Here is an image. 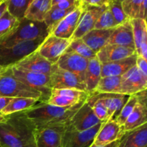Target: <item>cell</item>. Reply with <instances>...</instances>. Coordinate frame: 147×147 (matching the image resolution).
<instances>
[{"instance_id":"cell-1","label":"cell","mask_w":147,"mask_h":147,"mask_svg":"<svg viewBox=\"0 0 147 147\" xmlns=\"http://www.w3.org/2000/svg\"><path fill=\"white\" fill-rule=\"evenodd\" d=\"M36 126L24 111L4 116L0 123V144L2 147H36Z\"/></svg>"},{"instance_id":"cell-2","label":"cell","mask_w":147,"mask_h":147,"mask_svg":"<svg viewBox=\"0 0 147 147\" xmlns=\"http://www.w3.org/2000/svg\"><path fill=\"white\" fill-rule=\"evenodd\" d=\"M86 101L72 107H58L44 102H38L31 109L25 111V113L36 127L65 126L70 123L72 118Z\"/></svg>"},{"instance_id":"cell-3","label":"cell","mask_w":147,"mask_h":147,"mask_svg":"<svg viewBox=\"0 0 147 147\" xmlns=\"http://www.w3.org/2000/svg\"><path fill=\"white\" fill-rule=\"evenodd\" d=\"M49 33L44 22L24 20L13 31L0 39V47H9L26 41L44 40Z\"/></svg>"},{"instance_id":"cell-4","label":"cell","mask_w":147,"mask_h":147,"mask_svg":"<svg viewBox=\"0 0 147 147\" xmlns=\"http://www.w3.org/2000/svg\"><path fill=\"white\" fill-rule=\"evenodd\" d=\"M0 97L32 98L42 102L41 93L23 84L14 77L11 66L0 71Z\"/></svg>"},{"instance_id":"cell-5","label":"cell","mask_w":147,"mask_h":147,"mask_svg":"<svg viewBox=\"0 0 147 147\" xmlns=\"http://www.w3.org/2000/svg\"><path fill=\"white\" fill-rule=\"evenodd\" d=\"M42 40L26 41L9 47H0V66L7 67L13 66L24 57L37 50Z\"/></svg>"},{"instance_id":"cell-6","label":"cell","mask_w":147,"mask_h":147,"mask_svg":"<svg viewBox=\"0 0 147 147\" xmlns=\"http://www.w3.org/2000/svg\"><path fill=\"white\" fill-rule=\"evenodd\" d=\"M14 77L23 84L41 93L42 102L46 103L51 94L50 76L41 73H34L11 66Z\"/></svg>"},{"instance_id":"cell-7","label":"cell","mask_w":147,"mask_h":147,"mask_svg":"<svg viewBox=\"0 0 147 147\" xmlns=\"http://www.w3.org/2000/svg\"><path fill=\"white\" fill-rule=\"evenodd\" d=\"M101 125L100 123L88 130L78 131L67 124L62 137V147H90Z\"/></svg>"},{"instance_id":"cell-8","label":"cell","mask_w":147,"mask_h":147,"mask_svg":"<svg viewBox=\"0 0 147 147\" xmlns=\"http://www.w3.org/2000/svg\"><path fill=\"white\" fill-rule=\"evenodd\" d=\"M50 88L53 89H76L86 91V85L78 76L61 69L56 64L53 65L50 75Z\"/></svg>"},{"instance_id":"cell-9","label":"cell","mask_w":147,"mask_h":147,"mask_svg":"<svg viewBox=\"0 0 147 147\" xmlns=\"http://www.w3.org/2000/svg\"><path fill=\"white\" fill-rule=\"evenodd\" d=\"M90 94L76 89H53L46 103L58 107H72L87 100Z\"/></svg>"},{"instance_id":"cell-10","label":"cell","mask_w":147,"mask_h":147,"mask_svg":"<svg viewBox=\"0 0 147 147\" xmlns=\"http://www.w3.org/2000/svg\"><path fill=\"white\" fill-rule=\"evenodd\" d=\"M71 42V40L62 39L49 34L42 42L37 51L50 63L56 64Z\"/></svg>"},{"instance_id":"cell-11","label":"cell","mask_w":147,"mask_h":147,"mask_svg":"<svg viewBox=\"0 0 147 147\" xmlns=\"http://www.w3.org/2000/svg\"><path fill=\"white\" fill-rule=\"evenodd\" d=\"M147 88V77L144 76L136 65L121 76L120 94L133 96Z\"/></svg>"},{"instance_id":"cell-12","label":"cell","mask_w":147,"mask_h":147,"mask_svg":"<svg viewBox=\"0 0 147 147\" xmlns=\"http://www.w3.org/2000/svg\"><path fill=\"white\" fill-rule=\"evenodd\" d=\"M66 126L36 127V147H62V137Z\"/></svg>"},{"instance_id":"cell-13","label":"cell","mask_w":147,"mask_h":147,"mask_svg":"<svg viewBox=\"0 0 147 147\" xmlns=\"http://www.w3.org/2000/svg\"><path fill=\"white\" fill-rule=\"evenodd\" d=\"M88 63V60L79 55L73 52H65L57 60L56 65L61 69L76 75L84 83Z\"/></svg>"},{"instance_id":"cell-14","label":"cell","mask_w":147,"mask_h":147,"mask_svg":"<svg viewBox=\"0 0 147 147\" xmlns=\"http://www.w3.org/2000/svg\"><path fill=\"white\" fill-rule=\"evenodd\" d=\"M53 65L51 63L35 50L13 66L31 73H41L50 76Z\"/></svg>"},{"instance_id":"cell-15","label":"cell","mask_w":147,"mask_h":147,"mask_svg":"<svg viewBox=\"0 0 147 147\" xmlns=\"http://www.w3.org/2000/svg\"><path fill=\"white\" fill-rule=\"evenodd\" d=\"M84 10L79 2V5L59 23L51 34L62 39L71 40Z\"/></svg>"},{"instance_id":"cell-16","label":"cell","mask_w":147,"mask_h":147,"mask_svg":"<svg viewBox=\"0 0 147 147\" xmlns=\"http://www.w3.org/2000/svg\"><path fill=\"white\" fill-rule=\"evenodd\" d=\"M100 123L92 108L86 101L72 118L69 125L78 131H84Z\"/></svg>"},{"instance_id":"cell-17","label":"cell","mask_w":147,"mask_h":147,"mask_svg":"<svg viewBox=\"0 0 147 147\" xmlns=\"http://www.w3.org/2000/svg\"><path fill=\"white\" fill-rule=\"evenodd\" d=\"M108 4L102 8H96V7L84 8V11L82 14L81 18L74 34L72 36L71 40L81 39L86 33L93 30L98 19L99 18L100 15L105 9V8L107 7Z\"/></svg>"},{"instance_id":"cell-18","label":"cell","mask_w":147,"mask_h":147,"mask_svg":"<svg viewBox=\"0 0 147 147\" xmlns=\"http://www.w3.org/2000/svg\"><path fill=\"white\" fill-rule=\"evenodd\" d=\"M121 126H119L115 120L111 119L105 123H102L93 141V144L96 146H103L119 140L122 136Z\"/></svg>"},{"instance_id":"cell-19","label":"cell","mask_w":147,"mask_h":147,"mask_svg":"<svg viewBox=\"0 0 147 147\" xmlns=\"http://www.w3.org/2000/svg\"><path fill=\"white\" fill-rule=\"evenodd\" d=\"M133 30L135 52L138 57L147 59V26L146 20H131Z\"/></svg>"},{"instance_id":"cell-20","label":"cell","mask_w":147,"mask_h":147,"mask_svg":"<svg viewBox=\"0 0 147 147\" xmlns=\"http://www.w3.org/2000/svg\"><path fill=\"white\" fill-rule=\"evenodd\" d=\"M136 54L134 49L116 45L107 44L96 53V57L100 63H111L126 58Z\"/></svg>"},{"instance_id":"cell-21","label":"cell","mask_w":147,"mask_h":147,"mask_svg":"<svg viewBox=\"0 0 147 147\" xmlns=\"http://www.w3.org/2000/svg\"><path fill=\"white\" fill-rule=\"evenodd\" d=\"M147 123L131 131L123 132L116 147H146Z\"/></svg>"},{"instance_id":"cell-22","label":"cell","mask_w":147,"mask_h":147,"mask_svg":"<svg viewBox=\"0 0 147 147\" xmlns=\"http://www.w3.org/2000/svg\"><path fill=\"white\" fill-rule=\"evenodd\" d=\"M137 55H133L117 61L101 64V78L109 76H121L131 67L136 65Z\"/></svg>"},{"instance_id":"cell-23","label":"cell","mask_w":147,"mask_h":147,"mask_svg":"<svg viewBox=\"0 0 147 147\" xmlns=\"http://www.w3.org/2000/svg\"><path fill=\"white\" fill-rule=\"evenodd\" d=\"M108 44L128 47L135 50L131 20L113 29L108 41Z\"/></svg>"},{"instance_id":"cell-24","label":"cell","mask_w":147,"mask_h":147,"mask_svg":"<svg viewBox=\"0 0 147 147\" xmlns=\"http://www.w3.org/2000/svg\"><path fill=\"white\" fill-rule=\"evenodd\" d=\"M94 94L98 98L102 100L106 106L108 111L109 120L111 119L115 120L129 97V96L126 95L116 94V93H102V94L94 93Z\"/></svg>"},{"instance_id":"cell-25","label":"cell","mask_w":147,"mask_h":147,"mask_svg":"<svg viewBox=\"0 0 147 147\" xmlns=\"http://www.w3.org/2000/svg\"><path fill=\"white\" fill-rule=\"evenodd\" d=\"M113 29H109V30L93 29L86 33L81 39L87 45L88 47H90L96 54L100 49L108 44V41L110 38Z\"/></svg>"},{"instance_id":"cell-26","label":"cell","mask_w":147,"mask_h":147,"mask_svg":"<svg viewBox=\"0 0 147 147\" xmlns=\"http://www.w3.org/2000/svg\"><path fill=\"white\" fill-rule=\"evenodd\" d=\"M101 78V63L97 57L88 60L86 74H85V85L86 91L90 95L93 94Z\"/></svg>"},{"instance_id":"cell-27","label":"cell","mask_w":147,"mask_h":147,"mask_svg":"<svg viewBox=\"0 0 147 147\" xmlns=\"http://www.w3.org/2000/svg\"><path fill=\"white\" fill-rule=\"evenodd\" d=\"M51 9V0H32L24 19L36 22H44L45 17Z\"/></svg>"},{"instance_id":"cell-28","label":"cell","mask_w":147,"mask_h":147,"mask_svg":"<svg viewBox=\"0 0 147 147\" xmlns=\"http://www.w3.org/2000/svg\"><path fill=\"white\" fill-rule=\"evenodd\" d=\"M121 6L125 14L129 20H146V0H122Z\"/></svg>"},{"instance_id":"cell-29","label":"cell","mask_w":147,"mask_h":147,"mask_svg":"<svg viewBox=\"0 0 147 147\" xmlns=\"http://www.w3.org/2000/svg\"><path fill=\"white\" fill-rule=\"evenodd\" d=\"M147 123V106L137 103L130 116L122 126V131H131Z\"/></svg>"},{"instance_id":"cell-30","label":"cell","mask_w":147,"mask_h":147,"mask_svg":"<svg viewBox=\"0 0 147 147\" xmlns=\"http://www.w3.org/2000/svg\"><path fill=\"white\" fill-rule=\"evenodd\" d=\"M39 100L32 98H12L9 103L1 111V116H9L12 113L24 111L37 104Z\"/></svg>"},{"instance_id":"cell-31","label":"cell","mask_w":147,"mask_h":147,"mask_svg":"<svg viewBox=\"0 0 147 147\" xmlns=\"http://www.w3.org/2000/svg\"><path fill=\"white\" fill-rule=\"evenodd\" d=\"M121 76H109L101 78L93 93L96 94L102 93H116L120 94Z\"/></svg>"},{"instance_id":"cell-32","label":"cell","mask_w":147,"mask_h":147,"mask_svg":"<svg viewBox=\"0 0 147 147\" xmlns=\"http://www.w3.org/2000/svg\"><path fill=\"white\" fill-rule=\"evenodd\" d=\"M76 8L70 9L62 10L59 9L53 8L51 7L48 12L46 14L44 20V23L47 27V32L49 34H51L56 28L59 23L65 18L67 15H68L70 12L73 11Z\"/></svg>"},{"instance_id":"cell-33","label":"cell","mask_w":147,"mask_h":147,"mask_svg":"<svg viewBox=\"0 0 147 147\" xmlns=\"http://www.w3.org/2000/svg\"><path fill=\"white\" fill-rule=\"evenodd\" d=\"M32 0H7V11L19 22L24 19L26 11Z\"/></svg>"},{"instance_id":"cell-34","label":"cell","mask_w":147,"mask_h":147,"mask_svg":"<svg viewBox=\"0 0 147 147\" xmlns=\"http://www.w3.org/2000/svg\"><path fill=\"white\" fill-rule=\"evenodd\" d=\"M65 52H73L88 60L96 57V53L88 47L82 39L71 40V42Z\"/></svg>"},{"instance_id":"cell-35","label":"cell","mask_w":147,"mask_h":147,"mask_svg":"<svg viewBox=\"0 0 147 147\" xmlns=\"http://www.w3.org/2000/svg\"><path fill=\"white\" fill-rule=\"evenodd\" d=\"M86 101L93 109L95 115L101 123L109 121L108 111L102 100L97 97L95 94L90 95Z\"/></svg>"},{"instance_id":"cell-36","label":"cell","mask_w":147,"mask_h":147,"mask_svg":"<svg viewBox=\"0 0 147 147\" xmlns=\"http://www.w3.org/2000/svg\"><path fill=\"white\" fill-rule=\"evenodd\" d=\"M138 103L137 98L136 97L135 95L133 96H130L128 98L127 101L125 103V105L123 106V107L122 108V109L121 110L120 113L118 115L117 117L115 119V121L122 127L123 126V124L126 122V119H128L129 116H130L131 113L133 111L134 109L135 108V106H136Z\"/></svg>"},{"instance_id":"cell-37","label":"cell","mask_w":147,"mask_h":147,"mask_svg":"<svg viewBox=\"0 0 147 147\" xmlns=\"http://www.w3.org/2000/svg\"><path fill=\"white\" fill-rule=\"evenodd\" d=\"M121 1L122 0H109V7L117 26L130 20L123 11Z\"/></svg>"},{"instance_id":"cell-38","label":"cell","mask_w":147,"mask_h":147,"mask_svg":"<svg viewBox=\"0 0 147 147\" xmlns=\"http://www.w3.org/2000/svg\"><path fill=\"white\" fill-rule=\"evenodd\" d=\"M117 27L115 20L113 19V15L110 11L109 7V4L105 8L103 12L100 15L99 18L98 19L96 24H95L94 29L96 30H109V29H113Z\"/></svg>"},{"instance_id":"cell-39","label":"cell","mask_w":147,"mask_h":147,"mask_svg":"<svg viewBox=\"0 0 147 147\" xmlns=\"http://www.w3.org/2000/svg\"><path fill=\"white\" fill-rule=\"evenodd\" d=\"M20 22L6 11L0 19V39L11 32L16 27H18Z\"/></svg>"},{"instance_id":"cell-40","label":"cell","mask_w":147,"mask_h":147,"mask_svg":"<svg viewBox=\"0 0 147 147\" xmlns=\"http://www.w3.org/2000/svg\"><path fill=\"white\" fill-rule=\"evenodd\" d=\"M80 0H51V7L62 10L76 8Z\"/></svg>"},{"instance_id":"cell-41","label":"cell","mask_w":147,"mask_h":147,"mask_svg":"<svg viewBox=\"0 0 147 147\" xmlns=\"http://www.w3.org/2000/svg\"><path fill=\"white\" fill-rule=\"evenodd\" d=\"M109 0H80V3L83 8L96 7L102 8L109 4Z\"/></svg>"},{"instance_id":"cell-42","label":"cell","mask_w":147,"mask_h":147,"mask_svg":"<svg viewBox=\"0 0 147 147\" xmlns=\"http://www.w3.org/2000/svg\"><path fill=\"white\" fill-rule=\"evenodd\" d=\"M136 67L139 70V71L144 76L147 77V62L146 60L141 57H138L136 59Z\"/></svg>"},{"instance_id":"cell-43","label":"cell","mask_w":147,"mask_h":147,"mask_svg":"<svg viewBox=\"0 0 147 147\" xmlns=\"http://www.w3.org/2000/svg\"><path fill=\"white\" fill-rule=\"evenodd\" d=\"M136 97L137 98L138 103L140 104L144 105V106H146V90H142V91L139 92V93L135 94Z\"/></svg>"},{"instance_id":"cell-44","label":"cell","mask_w":147,"mask_h":147,"mask_svg":"<svg viewBox=\"0 0 147 147\" xmlns=\"http://www.w3.org/2000/svg\"><path fill=\"white\" fill-rule=\"evenodd\" d=\"M12 98L0 97V116H1V111L3 109L8 105L9 101Z\"/></svg>"},{"instance_id":"cell-45","label":"cell","mask_w":147,"mask_h":147,"mask_svg":"<svg viewBox=\"0 0 147 147\" xmlns=\"http://www.w3.org/2000/svg\"><path fill=\"white\" fill-rule=\"evenodd\" d=\"M7 9V0H1L0 1V19L1 18Z\"/></svg>"},{"instance_id":"cell-46","label":"cell","mask_w":147,"mask_h":147,"mask_svg":"<svg viewBox=\"0 0 147 147\" xmlns=\"http://www.w3.org/2000/svg\"><path fill=\"white\" fill-rule=\"evenodd\" d=\"M116 145H117V141L114 142H112L111 144H109L103 145V146H96V145L92 144L90 147H116Z\"/></svg>"},{"instance_id":"cell-47","label":"cell","mask_w":147,"mask_h":147,"mask_svg":"<svg viewBox=\"0 0 147 147\" xmlns=\"http://www.w3.org/2000/svg\"><path fill=\"white\" fill-rule=\"evenodd\" d=\"M4 116H0V123L2 121H4Z\"/></svg>"},{"instance_id":"cell-48","label":"cell","mask_w":147,"mask_h":147,"mask_svg":"<svg viewBox=\"0 0 147 147\" xmlns=\"http://www.w3.org/2000/svg\"><path fill=\"white\" fill-rule=\"evenodd\" d=\"M1 69H2V67H1V66H0V71H1Z\"/></svg>"},{"instance_id":"cell-49","label":"cell","mask_w":147,"mask_h":147,"mask_svg":"<svg viewBox=\"0 0 147 147\" xmlns=\"http://www.w3.org/2000/svg\"><path fill=\"white\" fill-rule=\"evenodd\" d=\"M0 147H2V146H1V144H0Z\"/></svg>"},{"instance_id":"cell-50","label":"cell","mask_w":147,"mask_h":147,"mask_svg":"<svg viewBox=\"0 0 147 147\" xmlns=\"http://www.w3.org/2000/svg\"><path fill=\"white\" fill-rule=\"evenodd\" d=\"M0 1H1V0H0Z\"/></svg>"}]
</instances>
